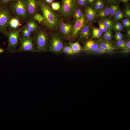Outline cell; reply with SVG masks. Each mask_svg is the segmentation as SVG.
<instances>
[{"mask_svg": "<svg viewBox=\"0 0 130 130\" xmlns=\"http://www.w3.org/2000/svg\"><path fill=\"white\" fill-rule=\"evenodd\" d=\"M77 3L80 6L86 5L87 4V0H77Z\"/></svg>", "mask_w": 130, "mask_h": 130, "instance_id": "cell-37", "label": "cell"}, {"mask_svg": "<svg viewBox=\"0 0 130 130\" xmlns=\"http://www.w3.org/2000/svg\"><path fill=\"white\" fill-rule=\"evenodd\" d=\"M130 0H118L119 3L122 2L124 3L125 4L128 3L129 2Z\"/></svg>", "mask_w": 130, "mask_h": 130, "instance_id": "cell-42", "label": "cell"}, {"mask_svg": "<svg viewBox=\"0 0 130 130\" xmlns=\"http://www.w3.org/2000/svg\"><path fill=\"white\" fill-rule=\"evenodd\" d=\"M85 14L88 20L92 21L96 17V13L94 9L91 7L87 6L85 8Z\"/></svg>", "mask_w": 130, "mask_h": 130, "instance_id": "cell-13", "label": "cell"}, {"mask_svg": "<svg viewBox=\"0 0 130 130\" xmlns=\"http://www.w3.org/2000/svg\"><path fill=\"white\" fill-rule=\"evenodd\" d=\"M118 0H106V3L108 4H112L117 3Z\"/></svg>", "mask_w": 130, "mask_h": 130, "instance_id": "cell-38", "label": "cell"}, {"mask_svg": "<svg viewBox=\"0 0 130 130\" xmlns=\"http://www.w3.org/2000/svg\"><path fill=\"white\" fill-rule=\"evenodd\" d=\"M92 32L93 37L94 38H99L102 34V32L100 30L99 28H93Z\"/></svg>", "mask_w": 130, "mask_h": 130, "instance_id": "cell-24", "label": "cell"}, {"mask_svg": "<svg viewBox=\"0 0 130 130\" xmlns=\"http://www.w3.org/2000/svg\"><path fill=\"white\" fill-rule=\"evenodd\" d=\"M125 44L126 48L127 49H129L130 48V39L125 42Z\"/></svg>", "mask_w": 130, "mask_h": 130, "instance_id": "cell-41", "label": "cell"}, {"mask_svg": "<svg viewBox=\"0 0 130 130\" xmlns=\"http://www.w3.org/2000/svg\"><path fill=\"white\" fill-rule=\"evenodd\" d=\"M74 13V16L76 20L79 19L83 14L81 9L79 8L76 9Z\"/></svg>", "mask_w": 130, "mask_h": 130, "instance_id": "cell-30", "label": "cell"}, {"mask_svg": "<svg viewBox=\"0 0 130 130\" xmlns=\"http://www.w3.org/2000/svg\"><path fill=\"white\" fill-rule=\"evenodd\" d=\"M96 0H87V3L90 6H93Z\"/></svg>", "mask_w": 130, "mask_h": 130, "instance_id": "cell-40", "label": "cell"}, {"mask_svg": "<svg viewBox=\"0 0 130 130\" xmlns=\"http://www.w3.org/2000/svg\"><path fill=\"white\" fill-rule=\"evenodd\" d=\"M80 36L82 38H85L88 37L90 34V29L89 26H84L80 32Z\"/></svg>", "mask_w": 130, "mask_h": 130, "instance_id": "cell-21", "label": "cell"}, {"mask_svg": "<svg viewBox=\"0 0 130 130\" xmlns=\"http://www.w3.org/2000/svg\"><path fill=\"white\" fill-rule=\"evenodd\" d=\"M32 37L26 38L20 37L19 39L20 46L16 52H37Z\"/></svg>", "mask_w": 130, "mask_h": 130, "instance_id": "cell-6", "label": "cell"}, {"mask_svg": "<svg viewBox=\"0 0 130 130\" xmlns=\"http://www.w3.org/2000/svg\"><path fill=\"white\" fill-rule=\"evenodd\" d=\"M127 36L129 37H130V30L128 29L127 30Z\"/></svg>", "mask_w": 130, "mask_h": 130, "instance_id": "cell-45", "label": "cell"}, {"mask_svg": "<svg viewBox=\"0 0 130 130\" xmlns=\"http://www.w3.org/2000/svg\"><path fill=\"white\" fill-rule=\"evenodd\" d=\"M99 48V44L94 41L90 40H87L85 43L84 49L87 51L95 50Z\"/></svg>", "mask_w": 130, "mask_h": 130, "instance_id": "cell-12", "label": "cell"}, {"mask_svg": "<svg viewBox=\"0 0 130 130\" xmlns=\"http://www.w3.org/2000/svg\"><path fill=\"white\" fill-rule=\"evenodd\" d=\"M11 17L9 9L5 7H0V32L7 37L8 32L7 29Z\"/></svg>", "mask_w": 130, "mask_h": 130, "instance_id": "cell-5", "label": "cell"}, {"mask_svg": "<svg viewBox=\"0 0 130 130\" xmlns=\"http://www.w3.org/2000/svg\"><path fill=\"white\" fill-rule=\"evenodd\" d=\"M20 19L16 17H11L10 19L8 26L13 29H16L21 25Z\"/></svg>", "mask_w": 130, "mask_h": 130, "instance_id": "cell-14", "label": "cell"}, {"mask_svg": "<svg viewBox=\"0 0 130 130\" xmlns=\"http://www.w3.org/2000/svg\"><path fill=\"white\" fill-rule=\"evenodd\" d=\"M98 23L99 29L101 32H105L108 30L104 25L102 22L98 21Z\"/></svg>", "mask_w": 130, "mask_h": 130, "instance_id": "cell-35", "label": "cell"}, {"mask_svg": "<svg viewBox=\"0 0 130 130\" xmlns=\"http://www.w3.org/2000/svg\"><path fill=\"white\" fill-rule=\"evenodd\" d=\"M61 3L60 13L65 17L71 16L76 9L77 0H61Z\"/></svg>", "mask_w": 130, "mask_h": 130, "instance_id": "cell-7", "label": "cell"}, {"mask_svg": "<svg viewBox=\"0 0 130 130\" xmlns=\"http://www.w3.org/2000/svg\"><path fill=\"white\" fill-rule=\"evenodd\" d=\"M4 50L3 49L0 48V53H1L4 51Z\"/></svg>", "mask_w": 130, "mask_h": 130, "instance_id": "cell-46", "label": "cell"}, {"mask_svg": "<svg viewBox=\"0 0 130 130\" xmlns=\"http://www.w3.org/2000/svg\"><path fill=\"white\" fill-rule=\"evenodd\" d=\"M102 22L108 30H111L113 26V21L110 19H105Z\"/></svg>", "mask_w": 130, "mask_h": 130, "instance_id": "cell-25", "label": "cell"}, {"mask_svg": "<svg viewBox=\"0 0 130 130\" xmlns=\"http://www.w3.org/2000/svg\"><path fill=\"white\" fill-rule=\"evenodd\" d=\"M112 37V33L111 30H108L105 32L103 35L104 39L106 41H109L111 40Z\"/></svg>", "mask_w": 130, "mask_h": 130, "instance_id": "cell-26", "label": "cell"}, {"mask_svg": "<svg viewBox=\"0 0 130 130\" xmlns=\"http://www.w3.org/2000/svg\"><path fill=\"white\" fill-rule=\"evenodd\" d=\"M122 26L125 27H129L130 26V21L128 19L124 20L122 21Z\"/></svg>", "mask_w": 130, "mask_h": 130, "instance_id": "cell-36", "label": "cell"}, {"mask_svg": "<svg viewBox=\"0 0 130 130\" xmlns=\"http://www.w3.org/2000/svg\"><path fill=\"white\" fill-rule=\"evenodd\" d=\"M117 46L119 47L126 48L125 41L122 39L117 41Z\"/></svg>", "mask_w": 130, "mask_h": 130, "instance_id": "cell-33", "label": "cell"}, {"mask_svg": "<svg viewBox=\"0 0 130 130\" xmlns=\"http://www.w3.org/2000/svg\"><path fill=\"white\" fill-rule=\"evenodd\" d=\"M30 31L31 33L36 31L38 28L37 24L32 20H29L26 23L25 26Z\"/></svg>", "mask_w": 130, "mask_h": 130, "instance_id": "cell-18", "label": "cell"}, {"mask_svg": "<svg viewBox=\"0 0 130 130\" xmlns=\"http://www.w3.org/2000/svg\"><path fill=\"white\" fill-rule=\"evenodd\" d=\"M106 2L104 0H96L93 6L95 11H98L105 6Z\"/></svg>", "mask_w": 130, "mask_h": 130, "instance_id": "cell-20", "label": "cell"}, {"mask_svg": "<svg viewBox=\"0 0 130 130\" xmlns=\"http://www.w3.org/2000/svg\"><path fill=\"white\" fill-rule=\"evenodd\" d=\"M75 54L78 53L84 50L78 41L74 43L70 42L68 44Z\"/></svg>", "mask_w": 130, "mask_h": 130, "instance_id": "cell-15", "label": "cell"}, {"mask_svg": "<svg viewBox=\"0 0 130 130\" xmlns=\"http://www.w3.org/2000/svg\"><path fill=\"white\" fill-rule=\"evenodd\" d=\"M62 51L63 52L68 55H72L75 54L69 45L64 46Z\"/></svg>", "mask_w": 130, "mask_h": 130, "instance_id": "cell-28", "label": "cell"}, {"mask_svg": "<svg viewBox=\"0 0 130 130\" xmlns=\"http://www.w3.org/2000/svg\"><path fill=\"white\" fill-rule=\"evenodd\" d=\"M28 16L33 17L38 7V0H26Z\"/></svg>", "mask_w": 130, "mask_h": 130, "instance_id": "cell-9", "label": "cell"}, {"mask_svg": "<svg viewBox=\"0 0 130 130\" xmlns=\"http://www.w3.org/2000/svg\"><path fill=\"white\" fill-rule=\"evenodd\" d=\"M108 41H104L100 42L99 45L100 48L105 49L113 50L116 48L110 42Z\"/></svg>", "mask_w": 130, "mask_h": 130, "instance_id": "cell-17", "label": "cell"}, {"mask_svg": "<svg viewBox=\"0 0 130 130\" xmlns=\"http://www.w3.org/2000/svg\"><path fill=\"white\" fill-rule=\"evenodd\" d=\"M20 32L21 37L28 38L32 37L31 33L28 29L25 26L22 27Z\"/></svg>", "mask_w": 130, "mask_h": 130, "instance_id": "cell-23", "label": "cell"}, {"mask_svg": "<svg viewBox=\"0 0 130 130\" xmlns=\"http://www.w3.org/2000/svg\"><path fill=\"white\" fill-rule=\"evenodd\" d=\"M34 20L40 23H44V19L43 16L39 13H35L32 17Z\"/></svg>", "mask_w": 130, "mask_h": 130, "instance_id": "cell-27", "label": "cell"}, {"mask_svg": "<svg viewBox=\"0 0 130 130\" xmlns=\"http://www.w3.org/2000/svg\"><path fill=\"white\" fill-rule=\"evenodd\" d=\"M115 31L117 32L121 31L123 29V26L119 22H117L114 26Z\"/></svg>", "mask_w": 130, "mask_h": 130, "instance_id": "cell-32", "label": "cell"}, {"mask_svg": "<svg viewBox=\"0 0 130 130\" xmlns=\"http://www.w3.org/2000/svg\"><path fill=\"white\" fill-rule=\"evenodd\" d=\"M45 1L48 3H51L55 0H44Z\"/></svg>", "mask_w": 130, "mask_h": 130, "instance_id": "cell-44", "label": "cell"}, {"mask_svg": "<svg viewBox=\"0 0 130 130\" xmlns=\"http://www.w3.org/2000/svg\"><path fill=\"white\" fill-rule=\"evenodd\" d=\"M115 20L118 21L122 20L124 17L123 12L120 10L116 13L114 16Z\"/></svg>", "mask_w": 130, "mask_h": 130, "instance_id": "cell-29", "label": "cell"}, {"mask_svg": "<svg viewBox=\"0 0 130 130\" xmlns=\"http://www.w3.org/2000/svg\"><path fill=\"white\" fill-rule=\"evenodd\" d=\"M59 26L60 31L64 37H67L72 35L73 28L72 25L62 21L60 23Z\"/></svg>", "mask_w": 130, "mask_h": 130, "instance_id": "cell-11", "label": "cell"}, {"mask_svg": "<svg viewBox=\"0 0 130 130\" xmlns=\"http://www.w3.org/2000/svg\"><path fill=\"white\" fill-rule=\"evenodd\" d=\"M108 6L109 9V15L112 16H114L115 13L120 10L119 4L117 2L109 4Z\"/></svg>", "mask_w": 130, "mask_h": 130, "instance_id": "cell-19", "label": "cell"}, {"mask_svg": "<svg viewBox=\"0 0 130 130\" xmlns=\"http://www.w3.org/2000/svg\"><path fill=\"white\" fill-rule=\"evenodd\" d=\"M125 14L126 16L129 18H130V9L129 5L128 4H125Z\"/></svg>", "mask_w": 130, "mask_h": 130, "instance_id": "cell-34", "label": "cell"}, {"mask_svg": "<svg viewBox=\"0 0 130 130\" xmlns=\"http://www.w3.org/2000/svg\"><path fill=\"white\" fill-rule=\"evenodd\" d=\"M112 50L105 49L101 48L93 50L87 51L88 53L92 54H103L110 52Z\"/></svg>", "mask_w": 130, "mask_h": 130, "instance_id": "cell-22", "label": "cell"}, {"mask_svg": "<svg viewBox=\"0 0 130 130\" xmlns=\"http://www.w3.org/2000/svg\"><path fill=\"white\" fill-rule=\"evenodd\" d=\"M22 27L18 29L10 30L8 32V46L7 50L9 52L13 53L16 52V48L19 44L18 41L20 37V33Z\"/></svg>", "mask_w": 130, "mask_h": 130, "instance_id": "cell-4", "label": "cell"}, {"mask_svg": "<svg viewBox=\"0 0 130 130\" xmlns=\"http://www.w3.org/2000/svg\"><path fill=\"white\" fill-rule=\"evenodd\" d=\"M37 52H45L48 50V37L46 32L41 30L33 38Z\"/></svg>", "mask_w": 130, "mask_h": 130, "instance_id": "cell-3", "label": "cell"}, {"mask_svg": "<svg viewBox=\"0 0 130 130\" xmlns=\"http://www.w3.org/2000/svg\"><path fill=\"white\" fill-rule=\"evenodd\" d=\"M85 18L83 14L81 17L76 21L73 26L72 36L75 37L78 35L82 28L84 26Z\"/></svg>", "mask_w": 130, "mask_h": 130, "instance_id": "cell-10", "label": "cell"}, {"mask_svg": "<svg viewBox=\"0 0 130 130\" xmlns=\"http://www.w3.org/2000/svg\"><path fill=\"white\" fill-rule=\"evenodd\" d=\"M11 6L12 11L16 17L22 20L28 17L26 0H14Z\"/></svg>", "mask_w": 130, "mask_h": 130, "instance_id": "cell-2", "label": "cell"}, {"mask_svg": "<svg viewBox=\"0 0 130 130\" xmlns=\"http://www.w3.org/2000/svg\"><path fill=\"white\" fill-rule=\"evenodd\" d=\"M109 9L108 6L104 7L98 11L96 14V17L99 18L106 17L109 15Z\"/></svg>", "mask_w": 130, "mask_h": 130, "instance_id": "cell-16", "label": "cell"}, {"mask_svg": "<svg viewBox=\"0 0 130 130\" xmlns=\"http://www.w3.org/2000/svg\"><path fill=\"white\" fill-rule=\"evenodd\" d=\"M115 38L117 37H121L123 38V34L119 32H117L115 33Z\"/></svg>", "mask_w": 130, "mask_h": 130, "instance_id": "cell-39", "label": "cell"}, {"mask_svg": "<svg viewBox=\"0 0 130 130\" xmlns=\"http://www.w3.org/2000/svg\"><path fill=\"white\" fill-rule=\"evenodd\" d=\"M64 46L62 39L59 34L55 33L52 35L48 46L50 52H59L62 50Z\"/></svg>", "mask_w": 130, "mask_h": 130, "instance_id": "cell-8", "label": "cell"}, {"mask_svg": "<svg viewBox=\"0 0 130 130\" xmlns=\"http://www.w3.org/2000/svg\"><path fill=\"white\" fill-rule=\"evenodd\" d=\"M51 3V7L52 10L57 11L60 9L61 6L59 2H53Z\"/></svg>", "mask_w": 130, "mask_h": 130, "instance_id": "cell-31", "label": "cell"}, {"mask_svg": "<svg viewBox=\"0 0 130 130\" xmlns=\"http://www.w3.org/2000/svg\"><path fill=\"white\" fill-rule=\"evenodd\" d=\"M39 5L44 19V24L51 29L55 28L59 22L57 15L43 0H38Z\"/></svg>", "mask_w": 130, "mask_h": 130, "instance_id": "cell-1", "label": "cell"}, {"mask_svg": "<svg viewBox=\"0 0 130 130\" xmlns=\"http://www.w3.org/2000/svg\"><path fill=\"white\" fill-rule=\"evenodd\" d=\"M2 2L4 4H6L14 0H1Z\"/></svg>", "mask_w": 130, "mask_h": 130, "instance_id": "cell-43", "label": "cell"}]
</instances>
